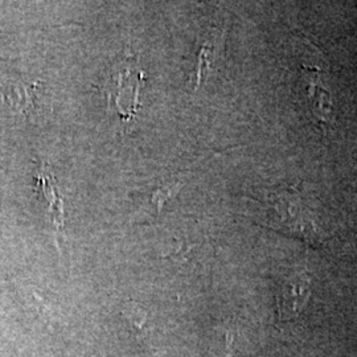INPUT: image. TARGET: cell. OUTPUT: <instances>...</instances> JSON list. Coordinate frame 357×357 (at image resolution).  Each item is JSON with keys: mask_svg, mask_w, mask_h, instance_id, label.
Here are the masks:
<instances>
[{"mask_svg": "<svg viewBox=\"0 0 357 357\" xmlns=\"http://www.w3.org/2000/svg\"><path fill=\"white\" fill-rule=\"evenodd\" d=\"M306 75L308 78V102L312 114L318 123L327 126L332 123L331 93L321 84L319 70L306 68Z\"/></svg>", "mask_w": 357, "mask_h": 357, "instance_id": "obj_4", "label": "cell"}, {"mask_svg": "<svg viewBox=\"0 0 357 357\" xmlns=\"http://www.w3.org/2000/svg\"><path fill=\"white\" fill-rule=\"evenodd\" d=\"M143 70L134 60H122L112 68L105 82L107 102L123 118H131L138 103Z\"/></svg>", "mask_w": 357, "mask_h": 357, "instance_id": "obj_2", "label": "cell"}, {"mask_svg": "<svg viewBox=\"0 0 357 357\" xmlns=\"http://www.w3.org/2000/svg\"><path fill=\"white\" fill-rule=\"evenodd\" d=\"M38 183L41 184V190L43 193L45 195L47 202L50 203V216L52 218L53 225L56 227V230L63 228L64 225V211H63V200L61 197L57 195L56 187L51 183V176L48 174V171L45 168H43V171L38 174Z\"/></svg>", "mask_w": 357, "mask_h": 357, "instance_id": "obj_5", "label": "cell"}, {"mask_svg": "<svg viewBox=\"0 0 357 357\" xmlns=\"http://www.w3.org/2000/svg\"><path fill=\"white\" fill-rule=\"evenodd\" d=\"M311 294V280L305 270L294 271L282 280L277 290L278 319L281 323L295 320L307 306Z\"/></svg>", "mask_w": 357, "mask_h": 357, "instance_id": "obj_3", "label": "cell"}, {"mask_svg": "<svg viewBox=\"0 0 357 357\" xmlns=\"http://www.w3.org/2000/svg\"><path fill=\"white\" fill-rule=\"evenodd\" d=\"M266 220L273 229L315 248L327 240V236L317 225L314 213L303 203L298 188L287 187L270 195L266 202Z\"/></svg>", "mask_w": 357, "mask_h": 357, "instance_id": "obj_1", "label": "cell"}]
</instances>
